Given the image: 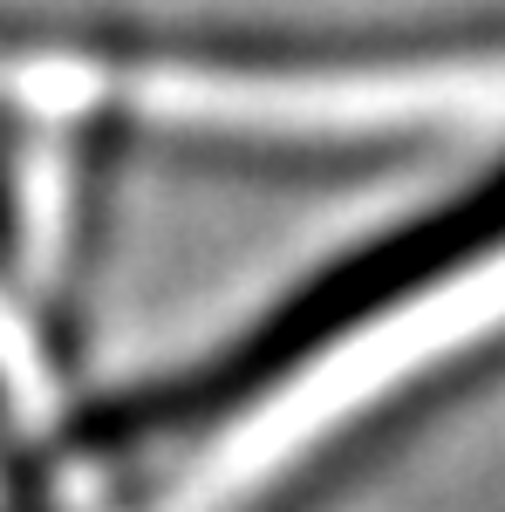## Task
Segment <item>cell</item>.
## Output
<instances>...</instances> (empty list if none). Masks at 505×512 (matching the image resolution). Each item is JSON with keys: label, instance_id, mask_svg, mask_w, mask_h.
Instances as JSON below:
<instances>
[{"label": "cell", "instance_id": "6da1fadb", "mask_svg": "<svg viewBox=\"0 0 505 512\" xmlns=\"http://www.w3.org/2000/svg\"><path fill=\"white\" fill-rule=\"evenodd\" d=\"M505 82V21L376 41H110L48 48L7 89L41 117H110L164 137L260 144V151H369L478 123Z\"/></svg>", "mask_w": 505, "mask_h": 512}]
</instances>
